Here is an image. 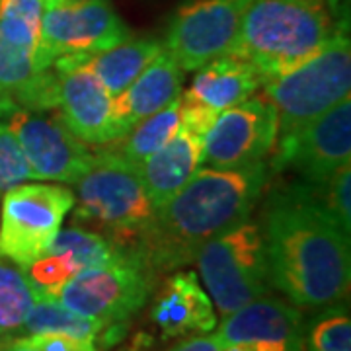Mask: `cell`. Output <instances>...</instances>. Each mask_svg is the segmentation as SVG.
Instances as JSON below:
<instances>
[{
    "label": "cell",
    "instance_id": "obj_1",
    "mask_svg": "<svg viewBox=\"0 0 351 351\" xmlns=\"http://www.w3.org/2000/svg\"><path fill=\"white\" fill-rule=\"evenodd\" d=\"M271 287L297 308L346 301L351 281L350 237L343 234L301 182L274 189L263 209Z\"/></svg>",
    "mask_w": 351,
    "mask_h": 351
},
{
    "label": "cell",
    "instance_id": "obj_2",
    "mask_svg": "<svg viewBox=\"0 0 351 351\" xmlns=\"http://www.w3.org/2000/svg\"><path fill=\"white\" fill-rule=\"evenodd\" d=\"M267 176L269 168L263 160L234 170L201 168L172 199L156 209L135 252L152 274L195 262L205 242L248 221Z\"/></svg>",
    "mask_w": 351,
    "mask_h": 351
},
{
    "label": "cell",
    "instance_id": "obj_3",
    "mask_svg": "<svg viewBox=\"0 0 351 351\" xmlns=\"http://www.w3.org/2000/svg\"><path fill=\"white\" fill-rule=\"evenodd\" d=\"M336 12L330 0H250L230 53L274 78L324 47L341 27Z\"/></svg>",
    "mask_w": 351,
    "mask_h": 351
},
{
    "label": "cell",
    "instance_id": "obj_4",
    "mask_svg": "<svg viewBox=\"0 0 351 351\" xmlns=\"http://www.w3.org/2000/svg\"><path fill=\"white\" fill-rule=\"evenodd\" d=\"M277 113V138L289 137L350 98L351 45L343 25L311 59L262 84Z\"/></svg>",
    "mask_w": 351,
    "mask_h": 351
},
{
    "label": "cell",
    "instance_id": "obj_5",
    "mask_svg": "<svg viewBox=\"0 0 351 351\" xmlns=\"http://www.w3.org/2000/svg\"><path fill=\"white\" fill-rule=\"evenodd\" d=\"M76 186V219L80 217L100 223L121 246H125L123 242L129 239L135 240L137 246L138 239L151 226L156 213L137 164L129 162L113 149L101 151L94 154L90 168Z\"/></svg>",
    "mask_w": 351,
    "mask_h": 351
},
{
    "label": "cell",
    "instance_id": "obj_6",
    "mask_svg": "<svg viewBox=\"0 0 351 351\" xmlns=\"http://www.w3.org/2000/svg\"><path fill=\"white\" fill-rule=\"evenodd\" d=\"M195 262L203 285L223 318L274 289L262 226L250 221L230 226L205 242Z\"/></svg>",
    "mask_w": 351,
    "mask_h": 351
},
{
    "label": "cell",
    "instance_id": "obj_7",
    "mask_svg": "<svg viewBox=\"0 0 351 351\" xmlns=\"http://www.w3.org/2000/svg\"><path fill=\"white\" fill-rule=\"evenodd\" d=\"M131 38L108 0H43L36 71H47L66 55H92Z\"/></svg>",
    "mask_w": 351,
    "mask_h": 351
},
{
    "label": "cell",
    "instance_id": "obj_8",
    "mask_svg": "<svg viewBox=\"0 0 351 351\" xmlns=\"http://www.w3.org/2000/svg\"><path fill=\"white\" fill-rule=\"evenodd\" d=\"M75 207V193L55 184H20L8 189L0 213V256L20 267L39 260Z\"/></svg>",
    "mask_w": 351,
    "mask_h": 351
},
{
    "label": "cell",
    "instance_id": "obj_9",
    "mask_svg": "<svg viewBox=\"0 0 351 351\" xmlns=\"http://www.w3.org/2000/svg\"><path fill=\"white\" fill-rule=\"evenodd\" d=\"M151 267L137 252L112 265L78 271L59 293L66 308L86 318L115 326L129 320L151 299L154 287Z\"/></svg>",
    "mask_w": 351,
    "mask_h": 351
},
{
    "label": "cell",
    "instance_id": "obj_10",
    "mask_svg": "<svg viewBox=\"0 0 351 351\" xmlns=\"http://www.w3.org/2000/svg\"><path fill=\"white\" fill-rule=\"evenodd\" d=\"M0 121L18 138L34 180L76 184L94 160L96 152L90 151L59 115L4 101L0 104Z\"/></svg>",
    "mask_w": 351,
    "mask_h": 351
},
{
    "label": "cell",
    "instance_id": "obj_11",
    "mask_svg": "<svg viewBox=\"0 0 351 351\" xmlns=\"http://www.w3.org/2000/svg\"><path fill=\"white\" fill-rule=\"evenodd\" d=\"M250 0H188L172 16L164 38V51L184 71L230 53Z\"/></svg>",
    "mask_w": 351,
    "mask_h": 351
},
{
    "label": "cell",
    "instance_id": "obj_12",
    "mask_svg": "<svg viewBox=\"0 0 351 351\" xmlns=\"http://www.w3.org/2000/svg\"><path fill=\"white\" fill-rule=\"evenodd\" d=\"M276 141V108L250 96L215 117L203 135V164L215 170H234L262 162Z\"/></svg>",
    "mask_w": 351,
    "mask_h": 351
},
{
    "label": "cell",
    "instance_id": "obj_13",
    "mask_svg": "<svg viewBox=\"0 0 351 351\" xmlns=\"http://www.w3.org/2000/svg\"><path fill=\"white\" fill-rule=\"evenodd\" d=\"M276 170H293L302 182H322L351 160V100L346 98L297 133L276 141Z\"/></svg>",
    "mask_w": 351,
    "mask_h": 351
},
{
    "label": "cell",
    "instance_id": "obj_14",
    "mask_svg": "<svg viewBox=\"0 0 351 351\" xmlns=\"http://www.w3.org/2000/svg\"><path fill=\"white\" fill-rule=\"evenodd\" d=\"M57 110L63 123L86 145H112L123 137L112 113V96L84 63V55H66L53 63Z\"/></svg>",
    "mask_w": 351,
    "mask_h": 351
},
{
    "label": "cell",
    "instance_id": "obj_15",
    "mask_svg": "<svg viewBox=\"0 0 351 351\" xmlns=\"http://www.w3.org/2000/svg\"><path fill=\"white\" fill-rule=\"evenodd\" d=\"M217 336L252 351H306L304 318L289 301L265 295L223 318Z\"/></svg>",
    "mask_w": 351,
    "mask_h": 351
},
{
    "label": "cell",
    "instance_id": "obj_16",
    "mask_svg": "<svg viewBox=\"0 0 351 351\" xmlns=\"http://www.w3.org/2000/svg\"><path fill=\"white\" fill-rule=\"evenodd\" d=\"M151 320L164 338L213 332L219 324L215 304L195 271H176L164 281L151 306Z\"/></svg>",
    "mask_w": 351,
    "mask_h": 351
},
{
    "label": "cell",
    "instance_id": "obj_17",
    "mask_svg": "<svg viewBox=\"0 0 351 351\" xmlns=\"http://www.w3.org/2000/svg\"><path fill=\"white\" fill-rule=\"evenodd\" d=\"M263 82L265 76L256 64L234 53H226L197 69L191 86L182 98L219 115L248 100Z\"/></svg>",
    "mask_w": 351,
    "mask_h": 351
},
{
    "label": "cell",
    "instance_id": "obj_18",
    "mask_svg": "<svg viewBox=\"0 0 351 351\" xmlns=\"http://www.w3.org/2000/svg\"><path fill=\"white\" fill-rule=\"evenodd\" d=\"M184 69L162 51L129 86L112 98V113L125 135L137 121L166 108L182 94Z\"/></svg>",
    "mask_w": 351,
    "mask_h": 351
},
{
    "label": "cell",
    "instance_id": "obj_19",
    "mask_svg": "<svg viewBox=\"0 0 351 351\" xmlns=\"http://www.w3.org/2000/svg\"><path fill=\"white\" fill-rule=\"evenodd\" d=\"M203 166V137L180 125L178 133L138 166L147 195L160 209Z\"/></svg>",
    "mask_w": 351,
    "mask_h": 351
},
{
    "label": "cell",
    "instance_id": "obj_20",
    "mask_svg": "<svg viewBox=\"0 0 351 351\" xmlns=\"http://www.w3.org/2000/svg\"><path fill=\"white\" fill-rule=\"evenodd\" d=\"M164 51L160 39H125L110 49L84 55V63L100 78L108 94L115 98Z\"/></svg>",
    "mask_w": 351,
    "mask_h": 351
},
{
    "label": "cell",
    "instance_id": "obj_21",
    "mask_svg": "<svg viewBox=\"0 0 351 351\" xmlns=\"http://www.w3.org/2000/svg\"><path fill=\"white\" fill-rule=\"evenodd\" d=\"M106 328L104 322L86 318L82 314L66 308L57 297L43 295L36 291V302L25 318L24 328L20 336H32V334H64L78 339L96 341V338Z\"/></svg>",
    "mask_w": 351,
    "mask_h": 351
},
{
    "label": "cell",
    "instance_id": "obj_22",
    "mask_svg": "<svg viewBox=\"0 0 351 351\" xmlns=\"http://www.w3.org/2000/svg\"><path fill=\"white\" fill-rule=\"evenodd\" d=\"M180 119H182V100L176 98L166 108L137 121L123 137L115 141L117 145L113 147V151L119 152L129 162L141 166L152 152L158 151L174 137L180 129Z\"/></svg>",
    "mask_w": 351,
    "mask_h": 351
},
{
    "label": "cell",
    "instance_id": "obj_23",
    "mask_svg": "<svg viewBox=\"0 0 351 351\" xmlns=\"http://www.w3.org/2000/svg\"><path fill=\"white\" fill-rule=\"evenodd\" d=\"M47 252L66 254L75 262L78 271H82L90 267L112 265L135 250H129L125 246L117 244L113 239L101 237L94 230H86L82 226H71L57 232Z\"/></svg>",
    "mask_w": 351,
    "mask_h": 351
},
{
    "label": "cell",
    "instance_id": "obj_24",
    "mask_svg": "<svg viewBox=\"0 0 351 351\" xmlns=\"http://www.w3.org/2000/svg\"><path fill=\"white\" fill-rule=\"evenodd\" d=\"M36 302V289L24 267L0 256V338L20 336Z\"/></svg>",
    "mask_w": 351,
    "mask_h": 351
},
{
    "label": "cell",
    "instance_id": "obj_25",
    "mask_svg": "<svg viewBox=\"0 0 351 351\" xmlns=\"http://www.w3.org/2000/svg\"><path fill=\"white\" fill-rule=\"evenodd\" d=\"M306 351H351L350 308L343 301L322 306L304 324Z\"/></svg>",
    "mask_w": 351,
    "mask_h": 351
},
{
    "label": "cell",
    "instance_id": "obj_26",
    "mask_svg": "<svg viewBox=\"0 0 351 351\" xmlns=\"http://www.w3.org/2000/svg\"><path fill=\"white\" fill-rule=\"evenodd\" d=\"M304 189L311 193L320 209L343 230V234H351V162L343 164L332 176L322 182H302Z\"/></svg>",
    "mask_w": 351,
    "mask_h": 351
},
{
    "label": "cell",
    "instance_id": "obj_27",
    "mask_svg": "<svg viewBox=\"0 0 351 351\" xmlns=\"http://www.w3.org/2000/svg\"><path fill=\"white\" fill-rule=\"evenodd\" d=\"M24 271L38 293L59 297L61 289L78 274V267L66 254L47 252L45 256L24 267Z\"/></svg>",
    "mask_w": 351,
    "mask_h": 351
},
{
    "label": "cell",
    "instance_id": "obj_28",
    "mask_svg": "<svg viewBox=\"0 0 351 351\" xmlns=\"http://www.w3.org/2000/svg\"><path fill=\"white\" fill-rule=\"evenodd\" d=\"M34 180L32 168L25 160L18 138L0 121V193Z\"/></svg>",
    "mask_w": 351,
    "mask_h": 351
},
{
    "label": "cell",
    "instance_id": "obj_29",
    "mask_svg": "<svg viewBox=\"0 0 351 351\" xmlns=\"http://www.w3.org/2000/svg\"><path fill=\"white\" fill-rule=\"evenodd\" d=\"M41 351H98L94 341L78 339L64 334H32Z\"/></svg>",
    "mask_w": 351,
    "mask_h": 351
},
{
    "label": "cell",
    "instance_id": "obj_30",
    "mask_svg": "<svg viewBox=\"0 0 351 351\" xmlns=\"http://www.w3.org/2000/svg\"><path fill=\"white\" fill-rule=\"evenodd\" d=\"M168 351H223V341L217 334L215 336H193V338L176 343L174 348H170Z\"/></svg>",
    "mask_w": 351,
    "mask_h": 351
},
{
    "label": "cell",
    "instance_id": "obj_31",
    "mask_svg": "<svg viewBox=\"0 0 351 351\" xmlns=\"http://www.w3.org/2000/svg\"><path fill=\"white\" fill-rule=\"evenodd\" d=\"M0 351H41L36 336H6L0 338Z\"/></svg>",
    "mask_w": 351,
    "mask_h": 351
},
{
    "label": "cell",
    "instance_id": "obj_32",
    "mask_svg": "<svg viewBox=\"0 0 351 351\" xmlns=\"http://www.w3.org/2000/svg\"><path fill=\"white\" fill-rule=\"evenodd\" d=\"M330 2H332V4H334V6H336V8H338V4H339V0H330Z\"/></svg>",
    "mask_w": 351,
    "mask_h": 351
}]
</instances>
